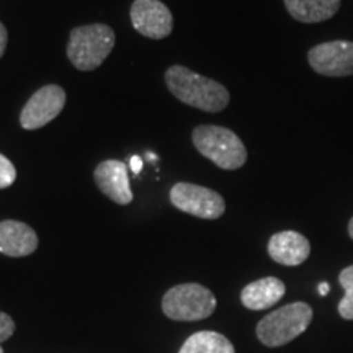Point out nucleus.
I'll use <instances>...</instances> for the list:
<instances>
[{
    "instance_id": "nucleus-1",
    "label": "nucleus",
    "mask_w": 353,
    "mask_h": 353,
    "mask_svg": "<svg viewBox=\"0 0 353 353\" xmlns=\"http://www.w3.org/2000/svg\"><path fill=\"white\" fill-rule=\"evenodd\" d=\"M170 94L182 103L208 113L223 112L229 105V92L219 82L193 72L183 65H172L165 72Z\"/></svg>"
},
{
    "instance_id": "nucleus-2",
    "label": "nucleus",
    "mask_w": 353,
    "mask_h": 353,
    "mask_svg": "<svg viewBox=\"0 0 353 353\" xmlns=\"http://www.w3.org/2000/svg\"><path fill=\"white\" fill-rule=\"evenodd\" d=\"M196 151L224 170L241 169L247 161V149L236 132L223 126L201 125L193 130Z\"/></svg>"
},
{
    "instance_id": "nucleus-3",
    "label": "nucleus",
    "mask_w": 353,
    "mask_h": 353,
    "mask_svg": "<svg viewBox=\"0 0 353 353\" xmlns=\"http://www.w3.org/2000/svg\"><path fill=\"white\" fill-rule=\"evenodd\" d=\"M113 46L114 32L108 25L79 26L70 32L68 57L79 70H94L103 64Z\"/></svg>"
},
{
    "instance_id": "nucleus-4",
    "label": "nucleus",
    "mask_w": 353,
    "mask_h": 353,
    "mask_svg": "<svg viewBox=\"0 0 353 353\" xmlns=\"http://www.w3.org/2000/svg\"><path fill=\"white\" fill-rule=\"evenodd\" d=\"M312 321V307L298 301L270 312L259 322L257 337L267 347H281L299 337Z\"/></svg>"
},
{
    "instance_id": "nucleus-5",
    "label": "nucleus",
    "mask_w": 353,
    "mask_h": 353,
    "mask_svg": "<svg viewBox=\"0 0 353 353\" xmlns=\"http://www.w3.org/2000/svg\"><path fill=\"white\" fill-rule=\"evenodd\" d=\"M162 309L174 321H201L214 312L216 298L198 283L176 285L165 293Z\"/></svg>"
},
{
    "instance_id": "nucleus-6",
    "label": "nucleus",
    "mask_w": 353,
    "mask_h": 353,
    "mask_svg": "<svg viewBox=\"0 0 353 353\" xmlns=\"http://www.w3.org/2000/svg\"><path fill=\"white\" fill-rule=\"evenodd\" d=\"M170 201L183 213L201 219H218L226 211L224 198L214 190L180 182L170 190Z\"/></svg>"
},
{
    "instance_id": "nucleus-7",
    "label": "nucleus",
    "mask_w": 353,
    "mask_h": 353,
    "mask_svg": "<svg viewBox=\"0 0 353 353\" xmlns=\"http://www.w3.org/2000/svg\"><path fill=\"white\" fill-rule=\"evenodd\" d=\"M309 65L325 77L353 76V41L321 43L307 52Z\"/></svg>"
},
{
    "instance_id": "nucleus-8",
    "label": "nucleus",
    "mask_w": 353,
    "mask_h": 353,
    "mask_svg": "<svg viewBox=\"0 0 353 353\" xmlns=\"http://www.w3.org/2000/svg\"><path fill=\"white\" fill-rule=\"evenodd\" d=\"M65 92L59 85H46L34 92L20 113V125L33 131L46 126L63 112Z\"/></svg>"
},
{
    "instance_id": "nucleus-9",
    "label": "nucleus",
    "mask_w": 353,
    "mask_h": 353,
    "mask_svg": "<svg viewBox=\"0 0 353 353\" xmlns=\"http://www.w3.org/2000/svg\"><path fill=\"white\" fill-rule=\"evenodd\" d=\"M130 15L136 32L145 38H167L174 28L172 12L161 0H134Z\"/></svg>"
},
{
    "instance_id": "nucleus-10",
    "label": "nucleus",
    "mask_w": 353,
    "mask_h": 353,
    "mask_svg": "<svg viewBox=\"0 0 353 353\" xmlns=\"http://www.w3.org/2000/svg\"><path fill=\"white\" fill-rule=\"evenodd\" d=\"M94 180L100 192L107 195L118 205H130L132 201V192L130 187L128 167L121 161H103L97 165Z\"/></svg>"
},
{
    "instance_id": "nucleus-11",
    "label": "nucleus",
    "mask_w": 353,
    "mask_h": 353,
    "mask_svg": "<svg viewBox=\"0 0 353 353\" xmlns=\"http://www.w3.org/2000/svg\"><path fill=\"white\" fill-rule=\"evenodd\" d=\"M268 254L276 263L296 267L307 260L311 254V244L303 234L296 231L276 232L268 242Z\"/></svg>"
},
{
    "instance_id": "nucleus-12",
    "label": "nucleus",
    "mask_w": 353,
    "mask_h": 353,
    "mask_svg": "<svg viewBox=\"0 0 353 353\" xmlns=\"http://www.w3.org/2000/svg\"><path fill=\"white\" fill-rule=\"evenodd\" d=\"M38 247V236L20 221H0V252L8 257H26Z\"/></svg>"
},
{
    "instance_id": "nucleus-13",
    "label": "nucleus",
    "mask_w": 353,
    "mask_h": 353,
    "mask_svg": "<svg viewBox=\"0 0 353 353\" xmlns=\"http://www.w3.org/2000/svg\"><path fill=\"white\" fill-rule=\"evenodd\" d=\"M286 286L281 280L275 276L260 278L257 281H252L242 290L241 301L247 309L252 311H263V309L272 307L281 298L285 296Z\"/></svg>"
},
{
    "instance_id": "nucleus-14",
    "label": "nucleus",
    "mask_w": 353,
    "mask_h": 353,
    "mask_svg": "<svg viewBox=\"0 0 353 353\" xmlns=\"http://www.w3.org/2000/svg\"><path fill=\"white\" fill-rule=\"evenodd\" d=\"M286 10L301 23H319L332 19L341 8V0H285Z\"/></svg>"
},
{
    "instance_id": "nucleus-15",
    "label": "nucleus",
    "mask_w": 353,
    "mask_h": 353,
    "mask_svg": "<svg viewBox=\"0 0 353 353\" xmlns=\"http://www.w3.org/2000/svg\"><path fill=\"white\" fill-rule=\"evenodd\" d=\"M179 353H236L232 343L223 334L203 330L187 339Z\"/></svg>"
},
{
    "instance_id": "nucleus-16",
    "label": "nucleus",
    "mask_w": 353,
    "mask_h": 353,
    "mask_svg": "<svg viewBox=\"0 0 353 353\" xmlns=\"http://www.w3.org/2000/svg\"><path fill=\"white\" fill-rule=\"evenodd\" d=\"M339 283L342 285L343 291H345V296L342 298V301L339 303V314L343 319L353 321V265L343 268L339 275Z\"/></svg>"
},
{
    "instance_id": "nucleus-17",
    "label": "nucleus",
    "mask_w": 353,
    "mask_h": 353,
    "mask_svg": "<svg viewBox=\"0 0 353 353\" xmlns=\"http://www.w3.org/2000/svg\"><path fill=\"white\" fill-rule=\"evenodd\" d=\"M17 179V170L6 156L0 154V190L10 187Z\"/></svg>"
},
{
    "instance_id": "nucleus-18",
    "label": "nucleus",
    "mask_w": 353,
    "mask_h": 353,
    "mask_svg": "<svg viewBox=\"0 0 353 353\" xmlns=\"http://www.w3.org/2000/svg\"><path fill=\"white\" fill-rule=\"evenodd\" d=\"M15 332V322L6 312H0V343L8 341Z\"/></svg>"
},
{
    "instance_id": "nucleus-19",
    "label": "nucleus",
    "mask_w": 353,
    "mask_h": 353,
    "mask_svg": "<svg viewBox=\"0 0 353 353\" xmlns=\"http://www.w3.org/2000/svg\"><path fill=\"white\" fill-rule=\"evenodd\" d=\"M7 39H8L7 30H6V26L2 25V21H0V57H2V56H3V52H6V48H7Z\"/></svg>"
},
{
    "instance_id": "nucleus-20",
    "label": "nucleus",
    "mask_w": 353,
    "mask_h": 353,
    "mask_svg": "<svg viewBox=\"0 0 353 353\" xmlns=\"http://www.w3.org/2000/svg\"><path fill=\"white\" fill-rule=\"evenodd\" d=\"M131 170L134 172L136 175H138L139 172L143 170V161H141V157H139V156L131 157Z\"/></svg>"
},
{
    "instance_id": "nucleus-21",
    "label": "nucleus",
    "mask_w": 353,
    "mask_h": 353,
    "mask_svg": "<svg viewBox=\"0 0 353 353\" xmlns=\"http://www.w3.org/2000/svg\"><path fill=\"white\" fill-rule=\"evenodd\" d=\"M317 290H319V294H321V296H325V294H327L329 293V285L327 283H321L319 285V288H317Z\"/></svg>"
},
{
    "instance_id": "nucleus-22",
    "label": "nucleus",
    "mask_w": 353,
    "mask_h": 353,
    "mask_svg": "<svg viewBox=\"0 0 353 353\" xmlns=\"http://www.w3.org/2000/svg\"><path fill=\"white\" fill-rule=\"evenodd\" d=\"M348 236L353 239V218L350 219V223H348Z\"/></svg>"
},
{
    "instance_id": "nucleus-23",
    "label": "nucleus",
    "mask_w": 353,
    "mask_h": 353,
    "mask_svg": "<svg viewBox=\"0 0 353 353\" xmlns=\"http://www.w3.org/2000/svg\"><path fill=\"white\" fill-rule=\"evenodd\" d=\"M0 353H3V348L2 347H0Z\"/></svg>"
}]
</instances>
